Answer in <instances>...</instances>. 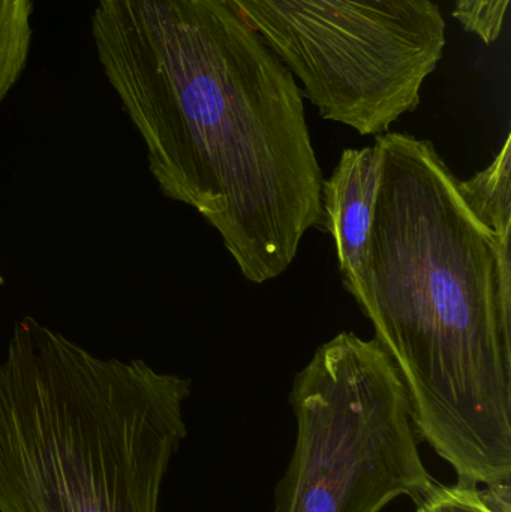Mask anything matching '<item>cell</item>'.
<instances>
[{"label":"cell","mask_w":511,"mask_h":512,"mask_svg":"<svg viewBox=\"0 0 511 512\" xmlns=\"http://www.w3.org/2000/svg\"><path fill=\"white\" fill-rule=\"evenodd\" d=\"M92 35L165 197L249 282L285 273L320 228L324 182L287 66L222 0H96Z\"/></svg>","instance_id":"cell-1"},{"label":"cell","mask_w":511,"mask_h":512,"mask_svg":"<svg viewBox=\"0 0 511 512\" xmlns=\"http://www.w3.org/2000/svg\"><path fill=\"white\" fill-rule=\"evenodd\" d=\"M290 405L296 442L272 512H381L434 486L404 384L374 339L345 331L323 343Z\"/></svg>","instance_id":"cell-4"},{"label":"cell","mask_w":511,"mask_h":512,"mask_svg":"<svg viewBox=\"0 0 511 512\" xmlns=\"http://www.w3.org/2000/svg\"><path fill=\"white\" fill-rule=\"evenodd\" d=\"M330 122L381 135L420 104L446 48L434 0H222Z\"/></svg>","instance_id":"cell-5"},{"label":"cell","mask_w":511,"mask_h":512,"mask_svg":"<svg viewBox=\"0 0 511 512\" xmlns=\"http://www.w3.org/2000/svg\"><path fill=\"white\" fill-rule=\"evenodd\" d=\"M191 387L21 319L0 358V512H159Z\"/></svg>","instance_id":"cell-3"},{"label":"cell","mask_w":511,"mask_h":512,"mask_svg":"<svg viewBox=\"0 0 511 512\" xmlns=\"http://www.w3.org/2000/svg\"><path fill=\"white\" fill-rule=\"evenodd\" d=\"M33 0H0V101L23 74L32 42Z\"/></svg>","instance_id":"cell-7"},{"label":"cell","mask_w":511,"mask_h":512,"mask_svg":"<svg viewBox=\"0 0 511 512\" xmlns=\"http://www.w3.org/2000/svg\"><path fill=\"white\" fill-rule=\"evenodd\" d=\"M377 143L342 152L321 189L320 228L332 237L345 291L362 307L368 280L372 215L380 176Z\"/></svg>","instance_id":"cell-6"},{"label":"cell","mask_w":511,"mask_h":512,"mask_svg":"<svg viewBox=\"0 0 511 512\" xmlns=\"http://www.w3.org/2000/svg\"><path fill=\"white\" fill-rule=\"evenodd\" d=\"M366 298L417 435L458 483L511 480V224L468 203L434 144L377 135Z\"/></svg>","instance_id":"cell-2"},{"label":"cell","mask_w":511,"mask_h":512,"mask_svg":"<svg viewBox=\"0 0 511 512\" xmlns=\"http://www.w3.org/2000/svg\"><path fill=\"white\" fill-rule=\"evenodd\" d=\"M511 487H486L456 483L434 484L417 504V512H511Z\"/></svg>","instance_id":"cell-8"},{"label":"cell","mask_w":511,"mask_h":512,"mask_svg":"<svg viewBox=\"0 0 511 512\" xmlns=\"http://www.w3.org/2000/svg\"><path fill=\"white\" fill-rule=\"evenodd\" d=\"M510 0H456L453 17L468 33L485 44L497 41L503 32Z\"/></svg>","instance_id":"cell-9"}]
</instances>
